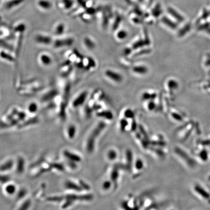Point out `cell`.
<instances>
[{"label":"cell","mask_w":210,"mask_h":210,"mask_svg":"<svg viewBox=\"0 0 210 210\" xmlns=\"http://www.w3.org/2000/svg\"><path fill=\"white\" fill-rule=\"evenodd\" d=\"M105 126L106 124L104 122L99 123L89 137L87 143V150L89 153H92L93 151L95 148V139L100 135Z\"/></svg>","instance_id":"6da1fadb"},{"label":"cell","mask_w":210,"mask_h":210,"mask_svg":"<svg viewBox=\"0 0 210 210\" xmlns=\"http://www.w3.org/2000/svg\"><path fill=\"white\" fill-rule=\"evenodd\" d=\"M74 39L70 37H58L56 39H54L52 46L56 49L65 48L71 46L74 44Z\"/></svg>","instance_id":"7a4b0ae2"},{"label":"cell","mask_w":210,"mask_h":210,"mask_svg":"<svg viewBox=\"0 0 210 210\" xmlns=\"http://www.w3.org/2000/svg\"><path fill=\"white\" fill-rule=\"evenodd\" d=\"M34 40L37 44L43 46L52 45L54 39L52 37L45 33H39L34 37Z\"/></svg>","instance_id":"3957f363"},{"label":"cell","mask_w":210,"mask_h":210,"mask_svg":"<svg viewBox=\"0 0 210 210\" xmlns=\"http://www.w3.org/2000/svg\"><path fill=\"white\" fill-rule=\"evenodd\" d=\"M38 62L44 67H49L53 63V59L51 55L46 52L40 53L38 57Z\"/></svg>","instance_id":"277c9868"},{"label":"cell","mask_w":210,"mask_h":210,"mask_svg":"<svg viewBox=\"0 0 210 210\" xmlns=\"http://www.w3.org/2000/svg\"><path fill=\"white\" fill-rule=\"evenodd\" d=\"M66 31V26L64 23L59 22L55 25L52 28V34L57 37L63 36Z\"/></svg>","instance_id":"5b68a950"},{"label":"cell","mask_w":210,"mask_h":210,"mask_svg":"<svg viewBox=\"0 0 210 210\" xmlns=\"http://www.w3.org/2000/svg\"><path fill=\"white\" fill-rule=\"evenodd\" d=\"M88 95L87 92H83L80 93L75 99H74L72 103V106L74 108L81 106V105L84 104V102L86 100Z\"/></svg>","instance_id":"8992f818"},{"label":"cell","mask_w":210,"mask_h":210,"mask_svg":"<svg viewBox=\"0 0 210 210\" xmlns=\"http://www.w3.org/2000/svg\"><path fill=\"white\" fill-rule=\"evenodd\" d=\"M105 75L108 77L116 82H120L123 80V77L121 75L110 70L106 71Z\"/></svg>","instance_id":"52a82bcc"},{"label":"cell","mask_w":210,"mask_h":210,"mask_svg":"<svg viewBox=\"0 0 210 210\" xmlns=\"http://www.w3.org/2000/svg\"><path fill=\"white\" fill-rule=\"evenodd\" d=\"M64 155L68 159L72 161V162H79L81 160V158L78 155L72 153L71 152L68 151L67 150H65L64 152Z\"/></svg>","instance_id":"ba28073f"},{"label":"cell","mask_w":210,"mask_h":210,"mask_svg":"<svg viewBox=\"0 0 210 210\" xmlns=\"http://www.w3.org/2000/svg\"><path fill=\"white\" fill-rule=\"evenodd\" d=\"M24 1V0H10L6 3L5 8L7 10H10L21 5Z\"/></svg>","instance_id":"9c48e42d"},{"label":"cell","mask_w":210,"mask_h":210,"mask_svg":"<svg viewBox=\"0 0 210 210\" xmlns=\"http://www.w3.org/2000/svg\"><path fill=\"white\" fill-rule=\"evenodd\" d=\"M38 6L44 10H49L52 8V3L48 0H39L38 2Z\"/></svg>","instance_id":"30bf717a"},{"label":"cell","mask_w":210,"mask_h":210,"mask_svg":"<svg viewBox=\"0 0 210 210\" xmlns=\"http://www.w3.org/2000/svg\"><path fill=\"white\" fill-rule=\"evenodd\" d=\"M0 57L7 61L9 62L10 63H13L15 61V59L13 56L10 54L9 52H7L6 51H2L0 52Z\"/></svg>","instance_id":"8fae6325"},{"label":"cell","mask_w":210,"mask_h":210,"mask_svg":"<svg viewBox=\"0 0 210 210\" xmlns=\"http://www.w3.org/2000/svg\"><path fill=\"white\" fill-rule=\"evenodd\" d=\"M13 161L12 160L6 161L5 163H3V164L0 166V171H3V172L9 171L13 168Z\"/></svg>","instance_id":"7c38bea8"},{"label":"cell","mask_w":210,"mask_h":210,"mask_svg":"<svg viewBox=\"0 0 210 210\" xmlns=\"http://www.w3.org/2000/svg\"><path fill=\"white\" fill-rule=\"evenodd\" d=\"M133 71L136 74L144 75L147 73L148 69L144 66H137L133 68Z\"/></svg>","instance_id":"4fadbf2b"},{"label":"cell","mask_w":210,"mask_h":210,"mask_svg":"<svg viewBox=\"0 0 210 210\" xmlns=\"http://www.w3.org/2000/svg\"><path fill=\"white\" fill-rule=\"evenodd\" d=\"M25 168V161L22 158H20L18 159L17 165V171L19 173H21L24 171Z\"/></svg>","instance_id":"5bb4252c"},{"label":"cell","mask_w":210,"mask_h":210,"mask_svg":"<svg viewBox=\"0 0 210 210\" xmlns=\"http://www.w3.org/2000/svg\"><path fill=\"white\" fill-rule=\"evenodd\" d=\"M65 186L67 188L70 189V190H73L77 191L82 190V187H80L77 185L75 183H74L73 182H70V181L66 182Z\"/></svg>","instance_id":"9a60e30c"},{"label":"cell","mask_w":210,"mask_h":210,"mask_svg":"<svg viewBox=\"0 0 210 210\" xmlns=\"http://www.w3.org/2000/svg\"><path fill=\"white\" fill-rule=\"evenodd\" d=\"M5 191L8 195H12L16 191V187L14 184H9L7 185L5 188Z\"/></svg>","instance_id":"2e32d148"},{"label":"cell","mask_w":210,"mask_h":210,"mask_svg":"<svg viewBox=\"0 0 210 210\" xmlns=\"http://www.w3.org/2000/svg\"><path fill=\"white\" fill-rule=\"evenodd\" d=\"M61 5L64 9L68 10L72 8L74 5V1L73 0H62Z\"/></svg>","instance_id":"e0dca14e"},{"label":"cell","mask_w":210,"mask_h":210,"mask_svg":"<svg viewBox=\"0 0 210 210\" xmlns=\"http://www.w3.org/2000/svg\"><path fill=\"white\" fill-rule=\"evenodd\" d=\"M97 115L99 117L104 118L107 119H112L113 118V114L110 111H103L98 113Z\"/></svg>","instance_id":"ac0fdd59"},{"label":"cell","mask_w":210,"mask_h":210,"mask_svg":"<svg viewBox=\"0 0 210 210\" xmlns=\"http://www.w3.org/2000/svg\"><path fill=\"white\" fill-rule=\"evenodd\" d=\"M28 111L31 113H36L38 110V106L35 102H31L28 106Z\"/></svg>","instance_id":"d6986e66"},{"label":"cell","mask_w":210,"mask_h":210,"mask_svg":"<svg viewBox=\"0 0 210 210\" xmlns=\"http://www.w3.org/2000/svg\"><path fill=\"white\" fill-rule=\"evenodd\" d=\"M84 43L86 47L89 49H92L95 48V44L90 39V38H88V37L85 38L84 39Z\"/></svg>","instance_id":"ffe728a7"},{"label":"cell","mask_w":210,"mask_h":210,"mask_svg":"<svg viewBox=\"0 0 210 210\" xmlns=\"http://www.w3.org/2000/svg\"><path fill=\"white\" fill-rule=\"evenodd\" d=\"M68 135L70 139H73L75 136L76 133V128L75 126H71L68 128L67 131Z\"/></svg>","instance_id":"44dd1931"},{"label":"cell","mask_w":210,"mask_h":210,"mask_svg":"<svg viewBox=\"0 0 210 210\" xmlns=\"http://www.w3.org/2000/svg\"><path fill=\"white\" fill-rule=\"evenodd\" d=\"M162 21L165 25L168 26V27H169L170 28L172 29L176 28V24H175L173 21H170L169 19L164 17L162 19Z\"/></svg>","instance_id":"7402d4cb"},{"label":"cell","mask_w":210,"mask_h":210,"mask_svg":"<svg viewBox=\"0 0 210 210\" xmlns=\"http://www.w3.org/2000/svg\"><path fill=\"white\" fill-rule=\"evenodd\" d=\"M126 161H127L128 167H129V168H131V163H132V159H133L132 153L131 150H128L126 151Z\"/></svg>","instance_id":"603a6c76"},{"label":"cell","mask_w":210,"mask_h":210,"mask_svg":"<svg viewBox=\"0 0 210 210\" xmlns=\"http://www.w3.org/2000/svg\"><path fill=\"white\" fill-rule=\"evenodd\" d=\"M118 171L117 169H114L111 174V179L113 182H116L117 181V179L118 177Z\"/></svg>","instance_id":"cb8c5ba5"},{"label":"cell","mask_w":210,"mask_h":210,"mask_svg":"<svg viewBox=\"0 0 210 210\" xmlns=\"http://www.w3.org/2000/svg\"><path fill=\"white\" fill-rule=\"evenodd\" d=\"M117 38L120 39H124L128 36V33L123 30H121L117 33Z\"/></svg>","instance_id":"d4e9b609"},{"label":"cell","mask_w":210,"mask_h":210,"mask_svg":"<svg viewBox=\"0 0 210 210\" xmlns=\"http://www.w3.org/2000/svg\"><path fill=\"white\" fill-rule=\"evenodd\" d=\"M168 87L170 89H176L178 87L177 83L173 80H170L168 81Z\"/></svg>","instance_id":"484cf974"},{"label":"cell","mask_w":210,"mask_h":210,"mask_svg":"<svg viewBox=\"0 0 210 210\" xmlns=\"http://www.w3.org/2000/svg\"><path fill=\"white\" fill-rule=\"evenodd\" d=\"M108 159L111 160H114L117 157V153L114 150H110L108 154Z\"/></svg>","instance_id":"4316f807"},{"label":"cell","mask_w":210,"mask_h":210,"mask_svg":"<svg viewBox=\"0 0 210 210\" xmlns=\"http://www.w3.org/2000/svg\"><path fill=\"white\" fill-rule=\"evenodd\" d=\"M120 128L122 131H124L128 125V122L126 119H122L120 122Z\"/></svg>","instance_id":"83f0119b"},{"label":"cell","mask_w":210,"mask_h":210,"mask_svg":"<svg viewBox=\"0 0 210 210\" xmlns=\"http://www.w3.org/2000/svg\"><path fill=\"white\" fill-rule=\"evenodd\" d=\"M10 178L6 175H0V183H5L9 182Z\"/></svg>","instance_id":"f1b7e54d"},{"label":"cell","mask_w":210,"mask_h":210,"mask_svg":"<svg viewBox=\"0 0 210 210\" xmlns=\"http://www.w3.org/2000/svg\"><path fill=\"white\" fill-rule=\"evenodd\" d=\"M135 168H136L137 169L141 170L144 166L143 162L141 160L139 159L137 160L136 162H135Z\"/></svg>","instance_id":"f546056e"},{"label":"cell","mask_w":210,"mask_h":210,"mask_svg":"<svg viewBox=\"0 0 210 210\" xmlns=\"http://www.w3.org/2000/svg\"><path fill=\"white\" fill-rule=\"evenodd\" d=\"M125 116L126 118H133L134 114L133 111L130 109H128L125 111Z\"/></svg>","instance_id":"4dcf8cb0"},{"label":"cell","mask_w":210,"mask_h":210,"mask_svg":"<svg viewBox=\"0 0 210 210\" xmlns=\"http://www.w3.org/2000/svg\"><path fill=\"white\" fill-rule=\"evenodd\" d=\"M169 12L171 14L173 15V16H174V17H175V18H176L178 20H179V21H181V20H182V17L180 16V15L179 16L178 14L176 12H175L176 11H175L173 10L172 9H171V8L169 9Z\"/></svg>","instance_id":"1f68e13d"},{"label":"cell","mask_w":210,"mask_h":210,"mask_svg":"<svg viewBox=\"0 0 210 210\" xmlns=\"http://www.w3.org/2000/svg\"><path fill=\"white\" fill-rule=\"evenodd\" d=\"M160 8H159V7L156 8L153 10L152 14H153V15L155 17H158L161 14V11Z\"/></svg>","instance_id":"d6a6232c"},{"label":"cell","mask_w":210,"mask_h":210,"mask_svg":"<svg viewBox=\"0 0 210 210\" xmlns=\"http://www.w3.org/2000/svg\"><path fill=\"white\" fill-rule=\"evenodd\" d=\"M111 186V183L110 181L105 182L103 183V187L105 190H108V189H110Z\"/></svg>","instance_id":"836d02e7"},{"label":"cell","mask_w":210,"mask_h":210,"mask_svg":"<svg viewBox=\"0 0 210 210\" xmlns=\"http://www.w3.org/2000/svg\"><path fill=\"white\" fill-rule=\"evenodd\" d=\"M30 204H31V202H30V200H28L25 202L24 204H23L21 206V209H27L30 207Z\"/></svg>","instance_id":"e575fe53"},{"label":"cell","mask_w":210,"mask_h":210,"mask_svg":"<svg viewBox=\"0 0 210 210\" xmlns=\"http://www.w3.org/2000/svg\"><path fill=\"white\" fill-rule=\"evenodd\" d=\"M155 95H150L149 93H145L143 95V98L144 99H149L152 98V97H154Z\"/></svg>","instance_id":"d590c367"},{"label":"cell","mask_w":210,"mask_h":210,"mask_svg":"<svg viewBox=\"0 0 210 210\" xmlns=\"http://www.w3.org/2000/svg\"><path fill=\"white\" fill-rule=\"evenodd\" d=\"M155 107V104L153 102H150L149 103V105H148V108H149V110L151 111L154 109Z\"/></svg>","instance_id":"8d00e7d4"},{"label":"cell","mask_w":210,"mask_h":210,"mask_svg":"<svg viewBox=\"0 0 210 210\" xmlns=\"http://www.w3.org/2000/svg\"><path fill=\"white\" fill-rule=\"evenodd\" d=\"M139 128L140 130L141 131L142 134H143V135H144V137H145V138H146V139H147V134H146V131H144V128H142L141 126H140Z\"/></svg>","instance_id":"74e56055"},{"label":"cell","mask_w":210,"mask_h":210,"mask_svg":"<svg viewBox=\"0 0 210 210\" xmlns=\"http://www.w3.org/2000/svg\"><path fill=\"white\" fill-rule=\"evenodd\" d=\"M1 20V17H0V21Z\"/></svg>","instance_id":"f35d334b"}]
</instances>
